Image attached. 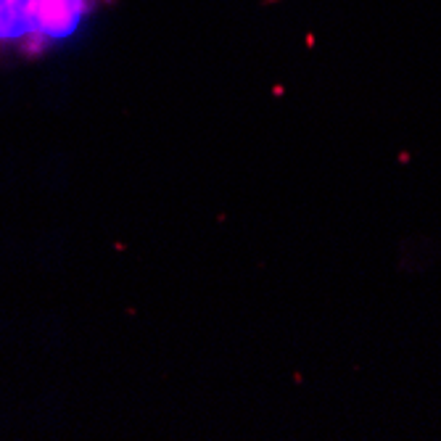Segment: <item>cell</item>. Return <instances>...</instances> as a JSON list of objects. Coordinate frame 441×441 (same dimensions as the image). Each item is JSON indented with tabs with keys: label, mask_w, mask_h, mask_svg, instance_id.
I'll return each mask as SVG.
<instances>
[{
	"label": "cell",
	"mask_w": 441,
	"mask_h": 441,
	"mask_svg": "<svg viewBox=\"0 0 441 441\" xmlns=\"http://www.w3.org/2000/svg\"><path fill=\"white\" fill-rule=\"evenodd\" d=\"M106 0H0V58H35Z\"/></svg>",
	"instance_id": "1"
}]
</instances>
